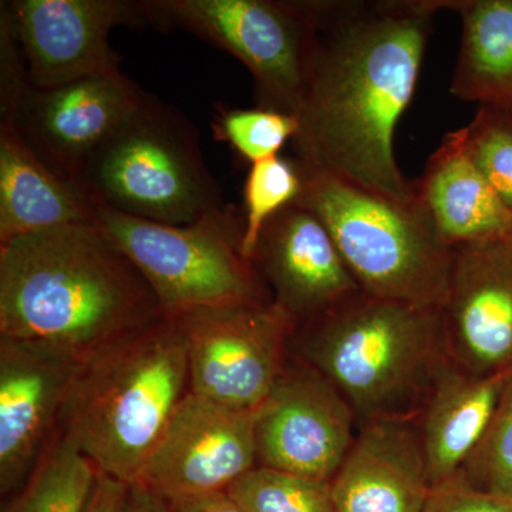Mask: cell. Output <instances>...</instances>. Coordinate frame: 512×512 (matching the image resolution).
<instances>
[{"label": "cell", "mask_w": 512, "mask_h": 512, "mask_svg": "<svg viewBox=\"0 0 512 512\" xmlns=\"http://www.w3.org/2000/svg\"><path fill=\"white\" fill-rule=\"evenodd\" d=\"M440 0L320 2L296 117L293 160L396 201L416 198L400 170L397 126L412 104Z\"/></svg>", "instance_id": "obj_1"}, {"label": "cell", "mask_w": 512, "mask_h": 512, "mask_svg": "<svg viewBox=\"0 0 512 512\" xmlns=\"http://www.w3.org/2000/svg\"><path fill=\"white\" fill-rule=\"evenodd\" d=\"M163 316L146 279L96 224L0 244V336L86 360Z\"/></svg>", "instance_id": "obj_2"}, {"label": "cell", "mask_w": 512, "mask_h": 512, "mask_svg": "<svg viewBox=\"0 0 512 512\" xmlns=\"http://www.w3.org/2000/svg\"><path fill=\"white\" fill-rule=\"evenodd\" d=\"M291 353L339 390L357 430L377 421L416 420L446 357L440 308L360 291L298 326Z\"/></svg>", "instance_id": "obj_3"}, {"label": "cell", "mask_w": 512, "mask_h": 512, "mask_svg": "<svg viewBox=\"0 0 512 512\" xmlns=\"http://www.w3.org/2000/svg\"><path fill=\"white\" fill-rule=\"evenodd\" d=\"M188 392L184 340L163 316L84 360L60 431L97 473L134 484Z\"/></svg>", "instance_id": "obj_4"}, {"label": "cell", "mask_w": 512, "mask_h": 512, "mask_svg": "<svg viewBox=\"0 0 512 512\" xmlns=\"http://www.w3.org/2000/svg\"><path fill=\"white\" fill-rule=\"evenodd\" d=\"M74 185L96 208L160 224H192L225 205L197 128L150 93L87 158Z\"/></svg>", "instance_id": "obj_5"}, {"label": "cell", "mask_w": 512, "mask_h": 512, "mask_svg": "<svg viewBox=\"0 0 512 512\" xmlns=\"http://www.w3.org/2000/svg\"><path fill=\"white\" fill-rule=\"evenodd\" d=\"M299 170L303 184L296 204L328 228L360 291L443 306L453 249L444 244L417 198L396 201L333 175Z\"/></svg>", "instance_id": "obj_6"}, {"label": "cell", "mask_w": 512, "mask_h": 512, "mask_svg": "<svg viewBox=\"0 0 512 512\" xmlns=\"http://www.w3.org/2000/svg\"><path fill=\"white\" fill-rule=\"evenodd\" d=\"M94 224L133 262L168 318L201 308L272 302L244 254V218L232 205L188 225L96 208Z\"/></svg>", "instance_id": "obj_7"}, {"label": "cell", "mask_w": 512, "mask_h": 512, "mask_svg": "<svg viewBox=\"0 0 512 512\" xmlns=\"http://www.w3.org/2000/svg\"><path fill=\"white\" fill-rule=\"evenodd\" d=\"M144 6L151 28L184 30L244 64L256 106L296 116L318 32V0H144Z\"/></svg>", "instance_id": "obj_8"}, {"label": "cell", "mask_w": 512, "mask_h": 512, "mask_svg": "<svg viewBox=\"0 0 512 512\" xmlns=\"http://www.w3.org/2000/svg\"><path fill=\"white\" fill-rule=\"evenodd\" d=\"M171 319L184 340L190 392L229 409H258L291 357L296 325L274 302L201 308Z\"/></svg>", "instance_id": "obj_9"}, {"label": "cell", "mask_w": 512, "mask_h": 512, "mask_svg": "<svg viewBox=\"0 0 512 512\" xmlns=\"http://www.w3.org/2000/svg\"><path fill=\"white\" fill-rule=\"evenodd\" d=\"M356 434L355 413L345 397L291 353L255 412L256 467L332 480Z\"/></svg>", "instance_id": "obj_10"}, {"label": "cell", "mask_w": 512, "mask_h": 512, "mask_svg": "<svg viewBox=\"0 0 512 512\" xmlns=\"http://www.w3.org/2000/svg\"><path fill=\"white\" fill-rule=\"evenodd\" d=\"M0 8L23 47L36 89L121 72L110 33L117 26H148L144 2L130 0H10Z\"/></svg>", "instance_id": "obj_11"}, {"label": "cell", "mask_w": 512, "mask_h": 512, "mask_svg": "<svg viewBox=\"0 0 512 512\" xmlns=\"http://www.w3.org/2000/svg\"><path fill=\"white\" fill-rule=\"evenodd\" d=\"M83 359L0 336V493L16 494L55 439Z\"/></svg>", "instance_id": "obj_12"}, {"label": "cell", "mask_w": 512, "mask_h": 512, "mask_svg": "<svg viewBox=\"0 0 512 512\" xmlns=\"http://www.w3.org/2000/svg\"><path fill=\"white\" fill-rule=\"evenodd\" d=\"M255 412L229 409L188 392L136 483L164 498L227 491L256 467Z\"/></svg>", "instance_id": "obj_13"}, {"label": "cell", "mask_w": 512, "mask_h": 512, "mask_svg": "<svg viewBox=\"0 0 512 512\" xmlns=\"http://www.w3.org/2000/svg\"><path fill=\"white\" fill-rule=\"evenodd\" d=\"M444 350L477 376H512V235L453 249Z\"/></svg>", "instance_id": "obj_14"}, {"label": "cell", "mask_w": 512, "mask_h": 512, "mask_svg": "<svg viewBox=\"0 0 512 512\" xmlns=\"http://www.w3.org/2000/svg\"><path fill=\"white\" fill-rule=\"evenodd\" d=\"M146 90L123 72L23 94L12 126L40 160L74 184L92 156L136 109Z\"/></svg>", "instance_id": "obj_15"}, {"label": "cell", "mask_w": 512, "mask_h": 512, "mask_svg": "<svg viewBox=\"0 0 512 512\" xmlns=\"http://www.w3.org/2000/svg\"><path fill=\"white\" fill-rule=\"evenodd\" d=\"M251 261L296 328L360 292L328 228L296 202L268 221Z\"/></svg>", "instance_id": "obj_16"}, {"label": "cell", "mask_w": 512, "mask_h": 512, "mask_svg": "<svg viewBox=\"0 0 512 512\" xmlns=\"http://www.w3.org/2000/svg\"><path fill=\"white\" fill-rule=\"evenodd\" d=\"M330 485L336 512H423L431 484L414 420L360 427Z\"/></svg>", "instance_id": "obj_17"}, {"label": "cell", "mask_w": 512, "mask_h": 512, "mask_svg": "<svg viewBox=\"0 0 512 512\" xmlns=\"http://www.w3.org/2000/svg\"><path fill=\"white\" fill-rule=\"evenodd\" d=\"M414 190L451 249L512 235V211L468 153L460 130L443 138Z\"/></svg>", "instance_id": "obj_18"}, {"label": "cell", "mask_w": 512, "mask_h": 512, "mask_svg": "<svg viewBox=\"0 0 512 512\" xmlns=\"http://www.w3.org/2000/svg\"><path fill=\"white\" fill-rule=\"evenodd\" d=\"M511 376H477L444 357L416 417L431 487L456 476L476 451Z\"/></svg>", "instance_id": "obj_19"}, {"label": "cell", "mask_w": 512, "mask_h": 512, "mask_svg": "<svg viewBox=\"0 0 512 512\" xmlns=\"http://www.w3.org/2000/svg\"><path fill=\"white\" fill-rule=\"evenodd\" d=\"M96 207L12 126H0V244L64 225L94 224Z\"/></svg>", "instance_id": "obj_20"}, {"label": "cell", "mask_w": 512, "mask_h": 512, "mask_svg": "<svg viewBox=\"0 0 512 512\" xmlns=\"http://www.w3.org/2000/svg\"><path fill=\"white\" fill-rule=\"evenodd\" d=\"M461 19L450 93L478 107L512 110V0H440Z\"/></svg>", "instance_id": "obj_21"}, {"label": "cell", "mask_w": 512, "mask_h": 512, "mask_svg": "<svg viewBox=\"0 0 512 512\" xmlns=\"http://www.w3.org/2000/svg\"><path fill=\"white\" fill-rule=\"evenodd\" d=\"M97 470L62 431L2 512H84Z\"/></svg>", "instance_id": "obj_22"}, {"label": "cell", "mask_w": 512, "mask_h": 512, "mask_svg": "<svg viewBox=\"0 0 512 512\" xmlns=\"http://www.w3.org/2000/svg\"><path fill=\"white\" fill-rule=\"evenodd\" d=\"M227 493L245 512H336L330 480L255 467Z\"/></svg>", "instance_id": "obj_23"}, {"label": "cell", "mask_w": 512, "mask_h": 512, "mask_svg": "<svg viewBox=\"0 0 512 512\" xmlns=\"http://www.w3.org/2000/svg\"><path fill=\"white\" fill-rule=\"evenodd\" d=\"M215 140L228 144L249 165L279 156L299 130L298 117L282 111L221 106L212 121Z\"/></svg>", "instance_id": "obj_24"}, {"label": "cell", "mask_w": 512, "mask_h": 512, "mask_svg": "<svg viewBox=\"0 0 512 512\" xmlns=\"http://www.w3.org/2000/svg\"><path fill=\"white\" fill-rule=\"evenodd\" d=\"M303 178L296 161L281 156L249 165L244 184V242L242 249L252 258L262 229L279 211L298 200Z\"/></svg>", "instance_id": "obj_25"}, {"label": "cell", "mask_w": 512, "mask_h": 512, "mask_svg": "<svg viewBox=\"0 0 512 512\" xmlns=\"http://www.w3.org/2000/svg\"><path fill=\"white\" fill-rule=\"evenodd\" d=\"M460 131L468 153L512 211V110L478 107Z\"/></svg>", "instance_id": "obj_26"}, {"label": "cell", "mask_w": 512, "mask_h": 512, "mask_svg": "<svg viewBox=\"0 0 512 512\" xmlns=\"http://www.w3.org/2000/svg\"><path fill=\"white\" fill-rule=\"evenodd\" d=\"M460 473L480 490L512 497V376L487 433Z\"/></svg>", "instance_id": "obj_27"}, {"label": "cell", "mask_w": 512, "mask_h": 512, "mask_svg": "<svg viewBox=\"0 0 512 512\" xmlns=\"http://www.w3.org/2000/svg\"><path fill=\"white\" fill-rule=\"evenodd\" d=\"M29 86L25 52L8 15L0 8V126L12 123Z\"/></svg>", "instance_id": "obj_28"}, {"label": "cell", "mask_w": 512, "mask_h": 512, "mask_svg": "<svg viewBox=\"0 0 512 512\" xmlns=\"http://www.w3.org/2000/svg\"><path fill=\"white\" fill-rule=\"evenodd\" d=\"M423 512H512V497L480 490L458 471L431 487Z\"/></svg>", "instance_id": "obj_29"}, {"label": "cell", "mask_w": 512, "mask_h": 512, "mask_svg": "<svg viewBox=\"0 0 512 512\" xmlns=\"http://www.w3.org/2000/svg\"><path fill=\"white\" fill-rule=\"evenodd\" d=\"M130 484L97 473L84 512H124Z\"/></svg>", "instance_id": "obj_30"}, {"label": "cell", "mask_w": 512, "mask_h": 512, "mask_svg": "<svg viewBox=\"0 0 512 512\" xmlns=\"http://www.w3.org/2000/svg\"><path fill=\"white\" fill-rule=\"evenodd\" d=\"M168 512H245L227 491L165 498Z\"/></svg>", "instance_id": "obj_31"}, {"label": "cell", "mask_w": 512, "mask_h": 512, "mask_svg": "<svg viewBox=\"0 0 512 512\" xmlns=\"http://www.w3.org/2000/svg\"><path fill=\"white\" fill-rule=\"evenodd\" d=\"M124 512H168V504L156 491L141 484H130Z\"/></svg>", "instance_id": "obj_32"}]
</instances>
